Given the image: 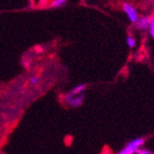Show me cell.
<instances>
[{"label": "cell", "mask_w": 154, "mask_h": 154, "mask_svg": "<svg viewBox=\"0 0 154 154\" xmlns=\"http://www.w3.org/2000/svg\"><path fill=\"white\" fill-rule=\"evenodd\" d=\"M144 138L139 137V138H136L134 140L130 141L125 148H124L122 150H120L117 154H133L134 152H136L138 148L142 146L144 144Z\"/></svg>", "instance_id": "1"}, {"label": "cell", "mask_w": 154, "mask_h": 154, "mask_svg": "<svg viewBox=\"0 0 154 154\" xmlns=\"http://www.w3.org/2000/svg\"><path fill=\"white\" fill-rule=\"evenodd\" d=\"M86 86H87L86 84L82 83V84H79V85H77L76 87H74L70 91H68L66 94V96H65V101L66 103H68L70 100H72L74 97H76V96H78V95H79L81 93H83V91H84V90H85Z\"/></svg>", "instance_id": "2"}, {"label": "cell", "mask_w": 154, "mask_h": 154, "mask_svg": "<svg viewBox=\"0 0 154 154\" xmlns=\"http://www.w3.org/2000/svg\"><path fill=\"white\" fill-rule=\"evenodd\" d=\"M123 9H124L125 13L128 15L129 20L133 23H136L137 20H138V15H137V12L135 9V8L128 3H124L123 4Z\"/></svg>", "instance_id": "3"}, {"label": "cell", "mask_w": 154, "mask_h": 154, "mask_svg": "<svg viewBox=\"0 0 154 154\" xmlns=\"http://www.w3.org/2000/svg\"><path fill=\"white\" fill-rule=\"evenodd\" d=\"M149 18L148 17H141L138 18V20L136 22V26L138 30H147L149 28Z\"/></svg>", "instance_id": "4"}, {"label": "cell", "mask_w": 154, "mask_h": 154, "mask_svg": "<svg viewBox=\"0 0 154 154\" xmlns=\"http://www.w3.org/2000/svg\"><path fill=\"white\" fill-rule=\"evenodd\" d=\"M84 99H85V94H84V93H81V94H79V95H78V96H76V97H74L73 99L69 101L67 103H68L69 105H70L71 107H79V106H80V105L83 103Z\"/></svg>", "instance_id": "5"}, {"label": "cell", "mask_w": 154, "mask_h": 154, "mask_svg": "<svg viewBox=\"0 0 154 154\" xmlns=\"http://www.w3.org/2000/svg\"><path fill=\"white\" fill-rule=\"evenodd\" d=\"M66 3H67L66 0H53L51 2L50 7L53 8H63Z\"/></svg>", "instance_id": "6"}, {"label": "cell", "mask_w": 154, "mask_h": 154, "mask_svg": "<svg viewBox=\"0 0 154 154\" xmlns=\"http://www.w3.org/2000/svg\"><path fill=\"white\" fill-rule=\"evenodd\" d=\"M149 32L151 36L154 38V15L149 19Z\"/></svg>", "instance_id": "7"}, {"label": "cell", "mask_w": 154, "mask_h": 154, "mask_svg": "<svg viewBox=\"0 0 154 154\" xmlns=\"http://www.w3.org/2000/svg\"><path fill=\"white\" fill-rule=\"evenodd\" d=\"M127 43H128V45L130 48H133V47L135 46V45H136V41H135V39H134L133 37L128 36V37L127 38Z\"/></svg>", "instance_id": "8"}, {"label": "cell", "mask_w": 154, "mask_h": 154, "mask_svg": "<svg viewBox=\"0 0 154 154\" xmlns=\"http://www.w3.org/2000/svg\"><path fill=\"white\" fill-rule=\"evenodd\" d=\"M39 82V78L37 77V76H33V77H32L30 79H29V83L31 84L32 86H34V85H36V84Z\"/></svg>", "instance_id": "9"}, {"label": "cell", "mask_w": 154, "mask_h": 154, "mask_svg": "<svg viewBox=\"0 0 154 154\" xmlns=\"http://www.w3.org/2000/svg\"><path fill=\"white\" fill-rule=\"evenodd\" d=\"M136 152H137V154H153L151 151L147 150V149H137Z\"/></svg>", "instance_id": "10"}]
</instances>
